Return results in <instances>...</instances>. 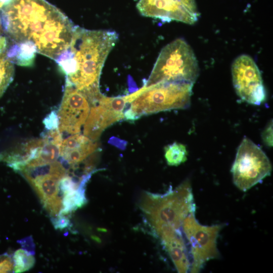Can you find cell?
I'll list each match as a JSON object with an SVG mask.
<instances>
[{"label":"cell","instance_id":"cell-1","mask_svg":"<svg viewBox=\"0 0 273 273\" xmlns=\"http://www.w3.org/2000/svg\"><path fill=\"white\" fill-rule=\"evenodd\" d=\"M0 19L9 42L29 41L37 53L56 61L69 46L75 25L46 0H11Z\"/></svg>","mask_w":273,"mask_h":273},{"label":"cell","instance_id":"cell-2","mask_svg":"<svg viewBox=\"0 0 273 273\" xmlns=\"http://www.w3.org/2000/svg\"><path fill=\"white\" fill-rule=\"evenodd\" d=\"M118 40L116 32L88 30L75 26L68 48L55 61L66 80L89 101L102 95L99 81L102 68Z\"/></svg>","mask_w":273,"mask_h":273},{"label":"cell","instance_id":"cell-3","mask_svg":"<svg viewBox=\"0 0 273 273\" xmlns=\"http://www.w3.org/2000/svg\"><path fill=\"white\" fill-rule=\"evenodd\" d=\"M193 86L191 83L177 82L144 85L128 95L130 103L124 111V119L134 121L144 115L186 109L190 105Z\"/></svg>","mask_w":273,"mask_h":273},{"label":"cell","instance_id":"cell-4","mask_svg":"<svg viewBox=\"0 0 273 273\" xmlns=\"http://www.w3.org/2000/svg\"><path fill=\"white\" fill-rule=\"evenodd\" d=\"M192 190L186 180L165 194H145L140 206L154 232L165 226L179 230L185 218L195 211Z\"/></svg>","mask_w":273,"mask_h":273},{"label":"cell","instance_id":"cell-5","mask_svg":"<svg viewBox=\"0 0 273 273\" xmlns=\"http://www.w3.org/2000/svg\"><path fill=\"white\" fill-rule=\"evenodd\" d=\"M199 72L192 49L184 39L177 38L161 50L144 86L171 82L194 84Z\"/></svg>","mask_w":273,"mask_h":273},{"label":"cell","instance_id":"cell-6","mask_svg":"<svg viewBox=\"0 0 273 273\" xmlns=\"http://www.w3.org/2000/svg\"><path fill=\"white\" fill-rule=\"evenodd\" d=\"M68 172L63 164L57 160L41 166L24 168L19 172L37 194L51 220L59 216L61 211L62 197L60 185Z\"/></svg>","mask_w":273,"mask_h":273},{"label":"cell","instance_id":"cell-7","mask_svg":"<svg viewBox=\"0 0 273 273\" xmlns=\"http://www.w3.org/2000/svg\"><path fill=\"white\" fill-rule=\"evenodd\" d=\"M271 165L265 153L249 139L240 144L231 168L233 182L246 192L270 175Z\"/></svg>","mask_w":273,"mask_h":273},{"label":"cell","instance_id":"cell-8","mask_svg":"<svg viewBox=\"0 0 273 273\" xmlns=\"http://www.w3.org/2000/svg\"><path fill=\"white\" fill-rule=\"evenodd\" d=\"M223 226L220 224H201L196 219L195 212L185 218L181 227L190 245L191 272H198L207 261L218 257L217 239Z\"/></svg>","mask_w":273,"mask_h":273},{"label":"cell","instance_id":"cell-9","mask_svg":"<svg viewBox=\"0 0 273 273\" xmlns=\"http://www.w3.org/2000/svg\"><path fill=\"white\" fill-rule=\"evenodd\" d=\"M232 75L235 91L242 100L255 105L265 100L260 71L251 57L242 55L236 58L232 65Z\"/></svg>","mask_w":273,"mask_h":273},{"label":"cell","instance_id":"cell-10","mask_svg":"<svg viewBox=\"0 0 273 273\" xmlns=\"http://www.w3.org/2000/svg\"><path fill=\"white\" fill-rule=\"evenodd\" d=\"M128 104L127 96L109 97L102 94L90 105L83 134L97 141L105 129L124 119L125 107Z\"/></svg>","mask_w":273,"mask_h":273},{"label":"cell","instance_id":"cell-11","mask_svg":"<svg viewBox=\"0 0 273 273\" xmlns=\"http://www.w3.org/2000/svg\"><path fill=\"white\" fill-rule=\"evenodd\" d=\"M90 103L87 97L68 81L57 115L60 132L74 134L79 133L89 113Z\"/></svg>","mask_w":273,"mask_h":273},{"label":"cell","instance_id":"cell-12","mask_svg":"<svg viewBox=\"0 0 273 273\" xmlns=\"http://www.w3.org/2000/svg\"><path fill=\"white\" fill-rule=\"evenodd\" d=\"M136 8L145 17L188 24L196 23L200 15L195 0H140Z\"/></svg>","mask_w":273,"mask_h":273},{"label":"cell","instance_id":"cell-13","mask_svg":"<svg viewBox=\"0 0 273 273\" xmlns=\"http://www.w3.org/2000/svg\"><path fill=\"white\" fill-rule=\"evenodd\" d=\"M98 147L96 141L78 133L62 141L60 156L74 169L76 165L95 153Z\"/></svg>","mask_w":273,"mask_h":273},{"label":"cell","instance_id":"cell-14","mask_svg":"<svg viewBox=\"0 0 273 273\" xmlns=\"http://www.w3.org/2000/svg\"><path fill=\"white\" fill-rule=\"evenodd\" d=\"M160 239L178 272L183 273L190 270L191 261L181 232H174Z\"/></svg>","mask_w":273,"mask_h":273},{"label":"cell","instance_id":"cell-15","mask_svg":"<svg viewBox=\"0 0 273 273\" xmlns=\"http://www.w3.org/2000/svg\"><path fill=\"white\" fill-rule=\"evenodd\" d=\"M5 51L8 58L12 63L22 66L32 65L37 53L35 45L29 41L9 42Z\"/></svg>","mask_w":273,"mask_h":273},{"label":"cell","instance_id":"cell-16","mask_svg":"<svg viewBox=\"0 0 273 273\" xmlns=\"http://www.w3.org/2000/svg\"><path fill=\"white\" fill-rule=\"evenodd\" d=\"M34 251L22 247L15 251L12 255L13 272H23L30 270L35 264Z\"/></svg>","mask_w":273,"mask_h":273},{"label":"cell","instance_id":"cell-17","mask_svg":"<svg viewBox=\"0 0 273 273\" xmlns=\"http://www.w3.org/2000/svg\"><path fill=\"white\" fill-rule=\"evenodd\" d=\"M14 63L7 57L5 51L0 52V98L14 79Z\"/></svg>","mask_w":273,"mask_h":273},{"label":"cell","instance_id":"cell-18","mask_svg":"<svg viewBox=\"0 0 273 273\" xmlns=\"http://www.w3.org/2000/svg\"><path fill=\"white\" fill-rule=\"evenodd\" d=\"M188 152L186 146L174 142L164 147V157L169 166H178L187 159Z\"/></svg>","mask_w":273,"mask_h":273},{"label":"cell","instance_id":"cell-19","mask_svg":"<svg viewBox=\"0 0 273 273\" xmlns=\"http://www.w3.org/2000/svg\"><path fill=\"white\" fill-rule=\"evenodd\" d=\"M12 255L5 253L0 255V273L13 272Z\"/></svg>","mask_w":273,"mask_h":273},{"label":"cell","instance_id":"cell-20","mask_svg":"<svg viewBox=\"0 0 273 273\" xmlns=\"http://www.w3.org/2000/svg\"><path fill=\"white\" fill-rule=\"evenodd\" d=\"M264 143L268 147L272 146V121H270L261 135Z\"/></svg>","mask_w":273,"mask_h":273},{"label":"cell","instance_id":"cell-21","mask_svg":"<svg viewBox=\"0 0 273 273\" xmlns=\"http://www.w3.org/2000/svg\"><path fill=\"white\" fill-rule=\"evenodd\" d=\"M43 123L48 129H53L58 128L57 114L54 112H52L49 116L45 118Z\"/></svg>","mask_w":273,"mask_h":273},{"label":"cell","instance_id":"cell-22","mask_svg":"<svg viewBox=\"0 0 273 273\" xmlns=\"http://www.w3.org/2000/svg\"><path fill=\"white\" fill-rule=\"evenodd\" d=\"M9 43L7 38L4 35L0 34V52L5 51Z\"/></svg>","mask_w":273,"mask_h":273},{"label":"cell","instance_id":"cell-23","mask_svg":"<svg viewBox=\"0 0 273 273\" xmlns=\"http://www.w3.org/2000/svg\"><path fill=\"white\" fill-rule=\"evenodd\" d=\"M11 0H0V15L1 12L4 8L5 6H6L10 2ZM0 34L4 35L2 25H1V19H0Z\"/></svg>","mask_w":273,"mask_h":273}]
</instances>
